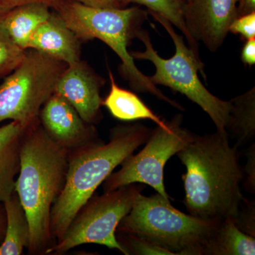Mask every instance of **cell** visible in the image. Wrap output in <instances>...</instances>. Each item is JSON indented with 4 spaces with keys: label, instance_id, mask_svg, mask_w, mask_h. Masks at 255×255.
I'll return each instance as SVG.
<instances>
[{
    "label": "cell",
    "instance_id": "obj_11",
    "mask_svg": "<svg viewBox=\"0 0 255 255\" xmlns=\"http://www.w3.org/2000/svg\"><path fill=\"white\" fill-rule=\"evenodd\" d=\"M38 120L48 136L69 151L102 141L95 126L85 122L56 92L42 107Z\"/></svg>",
    "mask_w": 255,
    "mask_h": 255
},
{
    "label": "cell",
    "instance_id": "obj_18",
    "mask_svg": "<svg viewBox=\"0 0 255 255\" xmlns=\"http://www.w3.org/2000/svg\"><path fill=\"white\" fill-rule=\"evenodd\" d=\"M255 238L243 233L232 218L218 223L204 255H255Z\"/></svg>",
    "mask_w": 255,
    "mask_h": 255
},
{
    "label": "cell",
    "instance_id": "obj_3",
    "mask_svg": "<svg viewBox=\"0 0 255 255\" xmlns=\"http://www.w3.org/2000/svg\"><path fill=\"white\" fill-rule=\"evenodd\" d=\"M152 129L142 124H119L103 140L69 151L66 180L50 215V230L56 243L63 237L75 215L114 169L140 146Z\"/></svg>",
    "mask_w": 255,
    "mask_h": 255
},
{
    "label": "cell",
    "instance_id": "obj_6",
    "mask_svg": "<svg viewBox=\"0 0 255 255\" xmlns=\"http://www.w3.org/2000/svg\"><path fill=\"white\" fill-rule=\"evenodd\" d=\"M163 26L172 38L175 53L172 58L164 59L159 56L151 42L148 32L143 28L139 31L137 38L145 47L144 51H131L134 60H149L155 67V73L149 79L154 85H162L179 92L201 107L216 127V131L227 133L226 130L231 103L221 100L211 93L201 82L199 73L204 74V63L184 41V37L178 34L172 23L154 13H148Z\"/></svg>",
    "mask_w": 255,
    "mask_h": 255
},
{
    "label": "cell",
    "instance_id": "obj_31",
    "mask_svg": "<svg viewBox=\"0 0 255 255\" xmlns=\"http://www.w3.org/2000/svg\"><path fill=\"white\" fill-rule=\"evenodd\" d=\"M180 1H183V2L184 3H187L189 2V1H190V0H180Z\"/></svg>",
    "mask_w": 255,
    "mask_h": 255
},
{
    "label": "cell",
    "instance_id": "obj_13",
    "mask_svg": "<svg viewBox=\"0 0 255 255\" xmlns=\"http://www.w3.org/2000/svg\"><path fill=\"white\" fill-rule=\"evenodd\" d=\"M82 42L65 21L51 9V14L39 26L30 41L33 49L71 65L81 60Z\"/></svg>",
    "mask_w": 255,
    "mask_h": 255
},
{
    "label": "cell",
    "instance_id": "obj_25",
    "mask_svg": "<svg viewBox=\"0 0 255 255\" xmlns=\"http://www.w3.org/2000/svg\"><path fill=\"white\" fill-rule=\"evenodd\" d=\"M246 164L243 174H246L245 185L251 193L255 191V144L248 147L246 153Z\"/></svg>",
    "mask_w": 255,
    "mask_h": 255
},
{
    "label": "cell",
    "instance_id": "obj_16",
    "mask_svg": "<svg viewBox=\"0 0 255 255\" xmlns=\"http://www.w3.org/2000/svg\"><path fill=\"white\" fill-rule=\"evenodd\" d=\"M111 82L110 91L102 102L114 118L123 122L148 119L158 126H163L165 121L156 115L134 92L122 88L115 81L113 73L108 69Z\"/></svg>",
    "mask_w": 255,
    "mask_h": 255
},
{
    "label": "cell",
    "instance_id": "obj_5",
    "mask_svg": "<svg viewBox=\"0 0 255 255\" xmlns=\"http://www.w3.org/2000/svg\"><path fill=\"white\" fill-rule=\"evenodd\" d=\"M219 222L184 214L158 193L150 196L140 194L117 232L144 238L172 255H204Z\"/></svg>",
    "mask_w": 255,
    "mask_h": 255
},
{
    "label": "cell",
    "instance_id": "obj_15",
    "mask_svg": "<svg viewBox=\"0 0 255 255\" xmlns=\"http://www.w3.org/2000/svg\"><path fill=\"white\" fill-rule=\"evenodd\" d=\"M50 14L49 6L31 3L10 10L3 16V23L11 39L18 47L26 50L35 31Z\"/></svg>",
    "mask_w": 255,
    "mask_h": 255
},
{
    "label": "cell",
    "instance_id": "obj_21",
    "mask_svg": "<svg viewBox=\"0 0 255 255\" xmlns=\"http://www.w3.org/2000/svg\"><path fill=\"white\" fill-rule=\"evenodd\" d=\"M0 14V80L11 73L21 63L26 50L18 47L11 39Z\"/></svg>",
    "mask_w": 255,
    "mask_h": 255
},
{
    "label": "cell",
    "instance_id": "obj_29",
    "mask_svg": "<svg viewBox=\"0 0 255 255\" xmlns=\"http://www.w3.org/2000/svg\"><path fill=\"white\" fill-rule=\"evenodd\" d=\"M255 12V0H239L237 15L238 16Z\"/></svg>",
    "mask_w": 255,
    "mask_h": 255
},
{
    "label": "cell",
    "instance_id": "obj_19",
    "mask_svg": "<svg viewBox=\"0 0 255 255\" xmlns=\"http://www.w3.org/2000/svg\"><path fill=\"white\" fill-rule=\"evenodd\" d=\"M231 108L226 130L239 147L255 135V87L230 100Z\"/></svg>",
    "mask_w": 255,
    "mask_h": 255
},
{
    "label": "cell",
    "instance_id": "obj_1",
    "mask_svg": "<svg viewBox=\"0 0 255 255\" xmlns=\"http://www.w3.org/2000/svg\"><path fill=\"white\" fill-rule=\"evenodd\" d=\"M176 155L187 168L182 180L189 214L213 221L235 219L245 200L244 174L238 147L230 144L228 133H194Z\"/></svg>",
    "mask_w": 255,
    "mask_h": 255
},
{
    "label": "cell",
    "instance_id": "obj_9",
    "mask_svg": "<svg viewBox=\"0 0 255 255\" xmlns=\"http://www.w3.org/2000/svg\"><path fill=\"white\" fill-rule=\"evenodd\" d=\"M183 116L177 114L163 126L152 129L145 145L138 153L128 157L122 167L103 182L104 192L131 184H144L170 199L164 187V169L170 157L191 141L194 133L182 127Z\"/></svg>",
    "mask_w": 255,
    "mask_h": 255
},
{
    "label": "cell",
    "instance_id": "obj_24",
    "mask_svg": "<svg viewBox=\"0 0 255 255\" xmlns=\"http://www.w3.org/2000/svg\"><path fill=\"white\" fill-rule=\"evenodd\" d=\"M255 203H250L244 209H240L235 219V224L241 231L255 238Z\"/></svg>",
    "mask_w": 255,
    "mask_h": 255
},
{
    "label": "cell",
    "instance_id": "obj_22",
    "mask_svg": "<svg viewBox=\"0 0 255 255\" xmlns=\"http://www.w3.org/2000/svg\"><path fill=\"white\" fill-rule=\"evenodd\" d=\"M117 241L124 250L125 255H172L163 248L152 244L144 238L128 234L116 233Z\"/></svg>",
    "mask_w": 255,
    "mask_h": 255
},
{
    "label": "cell",
    "instance_id": "obj_27",
    "mask_svg": "<svg viewBox=\"0 0 255 255\" xmlns=\"http://www.w3.org/2000/svg\"><path fill=\"white\" fill-rule=\"evenodd\" d=\"M82 4L96 8L124 9L130 4L129 0H73Z\"/></svg>",
    "mask_w": 255,
    "mask_h": 255
},
{
    "label": "cell",
    "instance_id": "obj_23",
    "mask_svg": "<svg viewBox=\"0 0 255 255\" xmlns=\"http://www.w3.org/2000/svg\"><path fill=\"white\" fill-rule=\"evenodd\" d=\"M229 32L241 35L246 41L255 38V12L238 16L230 25Z\"/></svg>",
    "mask_w": 255,
    "mask_h": 255
},
{
    "label": "cell",
    "instance_id": "obj_8",
    "mask_svg": "<svg viewBox=\"0 0 255 255\" xmlns=\"http://www.w3.org/2000/svg\"><path fill=\"white\" fill-rule=\"evenodd\" d=\"M141 191V187L131 184L92 196L79 210L63 237L50 248L48 255H64L84 244L100 245L124 254L116 236L117 228Z\"/></svg>",
    "mask_w": 255,
    "mask_h": 255
},
{
    "label": "cell",
    "instance_id": "obj_12",
    "mask_svg": "<svg viewBox=\"0 0 255 255\" xmlns=\"http://www.w3.org/2000/svg\"><path fill=\"white\" fill-rule=\"evenodd\" d=\"M105 83V79L81 59L67 67L55 92L68 101L85 122L95 125L103 119L100 93Z\"/></svg>",
    "mask_w": 255,
    "mask_h": 255
},
{
    "label": "cell",
    "instance_id": "obj_20",
    "mask_svg": "<svg viewBox=\"0 0 255 255\" xmlns=\"http://www.w3.org/2000/svg\"><path fill=\"white\" fill-rule=\"evenodd\" d=\"M130 3L143 5L148 9V13H154L164 18L178 28L184 35L188 46L199 55V43L193 39L189 34L184 17L185 3L180 0H129Z\"/></svg>",
    "mask_w": 255,
    "mask_h": 255
},
{
    "label": "cell",
    "instance_id": "obj_28",
    "mask_svg": "<svg viewBox=\"0 0 255 255\" xmlns=\"http://www.w3.org/2000/svg\"><path fill=\"white\" fill-rule=\"evenodd\" d=\"M241 60L245 65L253 66L255 64V38L247 40L242 48Z\"/></svg>",
    "mask_w": 255,
    "mask_h": 255
},
{
    "label": "cell",
    "instance_id": "obj_17",
    "mask_svg": "<svg viewBox=\"0 0 255 255\" xmlns=\"http://www.w3.org/2000/svg\"><path fill=\"white\" fill-rule=\"evenodd\" d=\"M6 225L0 244V255H21L27 248L30 239L29 223L16 192L3 202Z\"/></svg>",
    "mask_w": 255,
    "mask_h": 255
},
{
    "label": "cell",
    "instance_id": "obj_30",
    "mask_svg": "<svg viewBox=\"0 0 255 255\" xmlns=\"http://www.w3.org/2000/svg\"><path fill=\"white\" fill-rule=\"evenodd\" d=\"M6 217L4 204L0 203V243L4 238L5 230H6Z\"/></svg>",
    "mask_w": 255,
    "mask_h": 255
},
{
    "label": "cell",
    "instance_id": "obj_26",
    "mask_svg": "<svg viewBox=\"0 0 255 255\" xmlns=\"http://www.w3.org/2000/svg\"><path fill=\"white\" fill-rule=\"evenodd\" d=\"M58 1L59 0H0V14H5L15 7L31 3L45 4L51 9Z\"/></svg>",
    "mask_w": 255,
    "mask_h": 255
},
{
    "label": "cell",
    "instance_id": "obj_14",
    "mask_svg": "<svg viewBox=\"0 0 255 255\" xmlns=\"http://www.w3.org/2000/svg\"><path fill=\"white\" fill-rule=\"evenodd\" d=\"M26 127L15 121L0 127V203L15 191L21 141Z\"/></svg>",
    "mask_w": 255,
    "mask_h": 255
},
{
    "label": "cell",
    "instance_id": "obj_7",
    "mask_svg": "<svg viewBox=\"0 0 255 255\" xmlns=\"http://www.w3.org/2000/svg\"><path fill=\"white\" fill-rule=\"evenodd\" d=\"M68 64L33 49L0 84V123L6 120L28 127L55 92Z\"/></svg>",
    "mask_w": 255,
    "mask_h": 255
},
{
    "label": "cell",
    "instance_id": "obj_2",
    "mask_svg": "<svg viewBox=\"0 0 255 255\" xmlns=\"http://www.w3.org/2000/svg\"><path fill=\"white\" fill-rule=\"evenodd\" d=\"M68 156V149L48 136L39 120L25 129L14 191L29 223L28 255H48L56 243L50 230V215L65 186Z\"/></svg>",
    "mask_w": 255,
    "mask_h": 255
},
{
    "label": "cell",
    "instance_id": "obj_10",
    "mask_svg": "<svg viewBox=\"0 0 255 255\" xmlns=\"http://www.w3.org/2000/svg\"><path fill=\"white\" fill-rule=\"evenodd\" d=\"M239 0H190L185 3L184 17L189 34L216 52L224 43L230 25L238 17Z\"/></svg>",
    "mask_w": 255,
    "mask_h": 255
},
{
    "label": "cell",
    "instance_id": "obj_4",
    "mask_svg": "<svg viewBox=\"0 0 255 255\" xmlns=\"http://www.w3.org/2000/svg\"><path fill=\"white\" fill-rule=\"evenodd\" d=\"M51 9L65 21L82 43L99 39L106 43L122 60L119 72L133 91L155 96L179 110L182 106L164 95L137 68L128 48L137 38L148 11L138 7L124 9L96 8L73 0H59Z\"/></svg>",
    "mask_w": 255,
    "mask_h": 255
}]
</instances>
